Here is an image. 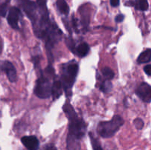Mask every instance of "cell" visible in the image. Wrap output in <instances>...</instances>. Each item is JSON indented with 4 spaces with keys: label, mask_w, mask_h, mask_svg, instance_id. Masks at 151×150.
Segmentation results:
<instances>
[{
    "label": "cell",
    "mask_w": 151,
    "mask_h": 150,
    "mask_svg": "<svg viewBox=\"0 0 151 150\" xmlns=\"http://www.w3.org/2000/svg\"><path fill=\"white\" fill-rule=\"evenodd\" d=\"M39 9V19L35 24L32 25L34 34L37 38L44 42L47 51L49 65L53 61L52 49L61 39L63 32L50 18L46 0H36Z\"/></svg>",
    "instance_id": "cell-1"
},
{
    "label": "cell",
    "mask_w": 151,
    "mask_h": 150,
    "mask_svg": "<svg viewBox=\"0 0 151 150\" xmlns=\"http://www.w3.org/2000/svg\"><path fill=\"white\" fill-rule=\"evenodd\" d=\"M63 110L69 119V133L67 137L81 141L86 133V124L82 118L79 117L69 100L64 103Z\"/></svg>",
    "instance_id": "cell-2"
},
{
    "label": "cell",
    "mask_w": 151,
    "mask_h": 150,
    "mask_svg": "<svg viewBox=\"0 0 151 150\" xmlns=\"http://www.w3.org/2000/svg\"><path fill=\"white\" fill-rule=\"evenodd\" d=\"M41 73V76L36 80L34 93L38 98L48 99L52 96V83L50 79H55V73L52 65H49Z\"/></svg>",
    "instance_id": "cell-3"
},
{
    "label": "cell",
    "mask_w": 151,
    "mask_h": 150,
    "mask_svg": "<svg viewBox=\"0 0 151 150\" xmlns=\"http://www.w3.org/2000/svg\"><path fill=\"white\" fill-rule=\"evenodd\" d=\"M78 70L79 66L78 62L75 60L63 63L61 66V75L60 79L63 84V91L68 98L72 96V87L76 80Z\"/></svg>",
    "instance_id": "cell-4"
},
{
    "label": "cell",
    "mask_w": 151,
    "mask_h": 150,
    "mask_svg": "<svg viewBox=\"0 0 151 150\" xmlns=\"http://www.w3.org/2000/svg\"><path fill=\"white\" fill-rule=\"evenodd\" d=\"M123 124L124 119L119 115H116L111 120L100 122L97 125V132L103 138H111Z\"/></svg>",
    "instance_id": "cell-5"
},
{
    "label": "cell",
    "mask_w": 151,
    "mask_h": 150,
    "mask_svg": "<svg viewBox=\"0 0 151 150\" xmlns=\"http://www.w3.org/2000/svg\"><path fill=\"white\" fill-rule=\"evenodd\" d=\"M22 12L19 7H11L9 10L7 20L8 24L14 29H19V22L22 19Z\"/></svg>",
    "instance_id": "cell-6"
},
{
    "label": "cell",
    "mask_w": 151,
    "mask_h": 150,
    "mask_svg": "<svg viewBox=\"0 0 151 150\" xmlns=\"http://www.w3.org/2000/svg\"><path fill=\"white\" fill-rule=\"evenodd\" d=\"M136 94L144 102H151V85L146 82H142L136 90Z\"/></svg>",
    "instance_id": "cell-7"
},
{
    "label": "cell",
    "mask_w": 151,
    "mask_h": 150,
    "mask_svg": "<svg viewBox=\"0 0 151 150\" xmlns=\"http://www.w3.org/2000/svg\"><path fill=\"white\" fill-rule=\"evenodd\" d=\"M1 70L5 72L7 78L11 82H14L17 78V73L15 66L11 62L8 60H4L1 63Z\"/></svg>",
    "instance_id": "cell-8"
},
{
    "label": "cell",
    "mask_w": 151,
    "mask_h": 150,
    "mask_svg": "<svg viewBox=\"0 0 151 150\" xmlns=\"http://www.w3.org/2000/svg\"><path fill=\"white\" fill-rule=\"evenodd\" d=\"M21 141L28 150H38L39 149V141L34 135L22 137Z\"/></svg>",
    "instance_id": "cell-9"
},
{
    "label": "cell",
    "mask_w": 151,
    "mask_h": 150,
    "mask_svg": "<svg viewBox=\"0 0 151 150\" xmlns=\"http://www.w3.org/2000/svg\"><path fill=\"white\" fill-rule=\"evenodd\" d=\"M63 91V86L61 80L60 79H55L52 83V96L53 99H57L60 96Z\"/></svg>",
    "instance_id": "cell-10"
},
{
    "label": "cell",
    "mask_w": 151,
    "mask_h": 150,
    "mask_svg": "<svg viewBox=\"0 0 151 150\" xmlns=\"http://www.w3.org/2000/svg\"><path fill=\"white\" fill-rule=\"evenodd\" d=\"M90 50V47L88 44L86 42H83L80 44L78 46L76 47L75 54H78L79 57H84L88 54Z\"/></svg>",
    "instance_id": "cell-11"
},
{
    "label": "cell",
    "mask_w": 151,
    "mask_h": 150,
    "mask_svg": "<svg viewBox=\"0 0 151 150\" xmlns=\"http://www.w3.org/2000/svg\"><path fill=\"white\" fill-rule=\"evenodd\" d=\"M129 5L134 6L137 10L141 11H146L149 8L147 0H136L135 1H129Z\"/></svg>",
    "instance_id": "cell-12"
},
{
    "label": "cell",
    "mask_w": 151,
    "mask_h": 150,
    "mask_svg": "<svg viewBox=\"0 0 151 150\" xmlns=\"http://www.w3.org/2000/svg\"><path fill=\"white\" fill-rule=\"evenodd\" d=\"M151 61V49H147L139 55L137 63L139 64L148 63Z\"/></svg>",
    "instance_id": "cell-13"
},
{
    "label": "cell",
    "mask_w": 151,
    "mask_h": 150,
    "mask_svg": "<svg viewBox=\"0 0 151 150\" xmlns=\"http://www.w3.org/2000/svg\"><path fill=\"white\" fill-rule=\"evenodd\" d=\"M57 7L60 13L65 16H68L69 13V7L66 0H57Z\"/></svg>",
    "instance_id": "cell-14"
},
{
    "label": "cell",
    "mask_w": 151,
    "mask_h": 150,
    "mask_svg": "<svg viewBox=\"0 0 151 150\" xmlns=\"http://www.w3.org/2000/svg\"><path fill=\"white\" fill-rule=\"evenodd\" d=\"M82 10H81V24L84 27V29H86L89 25V15H88V10L85 8V7H82Z\"/></svg>",
    "instance_id": "cell-15"
},
{
    "label": "cell",
    "mask_w": 151,
    "mask_h": 150,
    "mask_svg": "<svg viewBox=\"0 0 151 150\" xmlns=\"http://www.w3.org/2000/svg\"><path fill=\"white\" fill-rule=\"evenodd\" d=\"M102 74L105 79L107 80H111L114 77V71L109 67H105L102 69Z\"/></svg>",
    "instance_id": "cell-16"
},
{
    "label": "cell",
    "mask_w": 151,
    "mask_h": 150,
    "mask_svg": "<svg viewBox=\"0 0 151 150\" xmlns=\"http://www.w3.org/2000/svg\"><path fill=\"white\" fill-rule=\"evenodd\" d=\"M90 140H91V146H92L93 150H103V147H102L101 144H100V141L97 140V138L93 135L91 132L89 133Z\"/></svg>",
    "instance_id": "cell-17"
},
{
    "label": "cell",
    "mask_w": 151,
    "mask_h": 150,
    "mask_svg": "<svg viewBox=\"0 0 151 150\" xmlns=\"http://www.w3.org/2000/svg\"><path fill=\"white\" fill-rule=\"evenodd\" d=\"M100 89L104 93H109L112 89V83L111 80L105 79L100 85Z\"/></svg>",
    "instance_id": "cell-18"
},
{
    "label": "cell",
    "mask_w": 151,
    "mask_h": 150,
    "mask_svg": "<svg viewBox=\"0 0 151 150\" xmlns=\"http://www.w3.org/2000/svg\"><path fill=\"white\" fill-rule=\"evenodd\" d=\"M134 125L135 126V127L137 129H142L144 127L145 123L143 121L142 119H139V118H137V119H134Z\"/></svg>",
    "instance_id": "cell-19"
},
{
    "label": "cell",
    "mask_w": 151,
    "mask_h": 150,
    "mask_svg": "<svg viewBox=\"0 0 151 150\" xmlns=\"http://www.w3.org/2000/svg\"><path fill=\"white\" fill-rule=\"evenodd\" d=\"M43 150H58V149H57V148L55 146V145H53V144H47V145L44 146Z\"/></svg>",
    "instance_id": "cell-20"
},
{
    "label": "cell",
    "mask_w": 151,
    "mask_h": 150,
    "mask_svg": "<svg viewBox=\"0 0 151 150\" xmlns=\"http://www.w3.org/2000/svg\"><path fill=\"white\" fill-rule=\"evenodd\" d=\"M144 71L148 76H151V64H148L144 67Z\"/></svg>",
    "instance_id": "cell-21"
},
{
    "label": "cell",
    "mask_w": 151,
    "mask_h": 150,
    "mask_svg": "<svg viewBox=\"0 0 151 150\" xmlns=\"http://www.w3.org/2000/svg\"><path fill=\"white\" fill-rule=\"evenodd\" d=\"M124 19H125L124 15L119 14L116 16V18H115V21H116V23H121V22L124 20Z\"/></svg>",
    "instance_id": "cell-22"
},
{
    "label": "cell",
    "mask_w": 151,
    "mask_h": 150,
    "mask_svg": "<svg viewBox=\"0 0 151 150\" xmlns=\"http://www.w3.org/2000/svg\"><path fill=\"white\" fill-rule=\"evenodd\" d=\"M110 4L112 7H117L119 4V0H110Z\"/></svg>",
    "instance_id": "cell-23"
},
{
    "label": "cell",
    "mask_w": 151,
    "mask_h": 150,
    "mask_svg": "<svg viewBox=\"0 0 151 150\" xmlns=\"http://www.w3.org/2000/svg\"><path fill=\"white\" fill-rule=\"evenodd\" d=\"M10 0H5V1H4V3H3V4H5V5H8V4L9 3H10Z\"/></svg>",
    "instance_id": "cell-24"
}]
</instances>
